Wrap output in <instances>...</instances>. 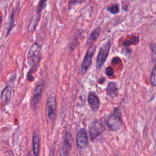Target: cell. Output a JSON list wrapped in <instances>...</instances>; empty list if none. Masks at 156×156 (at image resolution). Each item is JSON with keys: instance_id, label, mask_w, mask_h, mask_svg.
Wrapping results in <instances>:
<instances>
[{"instance_id": "6da1fadb", "label": "cell", "mask_w": 156, "mask_h": 156, "mask_svg": "<svg viewBox=\"0 0 156 156\" xmlns=\"http://www.w3.org/2000/svg\"><path fill=\"white\" fill-rule=\"evenodd\" d=\"M41 57V46L38 43H34L29 48L27 54V63L30 71L27 74V79L31 81L34 77L32 72L35 71L38 66Z\"/></svg>"}, {"instance_id": "7a4b0ae2", "label": "cell", "mask_w": 156, "mask_h": 156, "mask_svg": "<svg viewBox=\"0 0 156 156\" xmlns=\"http://www.w3.org/2000/svg\"><path fill=\"white\" fill-rule=\"evenodd\" d=\"M107 124L108 128L112 130H118L122 126V118L119 108H116L112 114L107 119Z\"/></svg>"}, {"instance_id": "3957f363", "label": "cell", "mask_w": 156, "mask_h": 156, "mask_svg": "<svg viewBox=\"0 0 156 156\" xmlns=\"http://www.w3.org/2000/svg\"><path fill=\"white\" fill-rule=\"evenodd\" d=\"M111 48V42L110 40L107 41L99 49L97 59H96V68L100 69L105 63L107 57L108 55Z\"/></svg>"}, {"instance_id": "277c9868", "label": "cell", "mask_w": 156, "mask_h": 156, "mask_svg": "<svg viewBox=\"0 0 156 156\" xmlns=\"http://www.w3.org/2000/svg\"><path fill=\"white\" fill-rule=\"evenodd\" d=\"M46 1H47V0H40L39 3L37 6V8L35 15L30 20V21L29 23L28 27H27L29 32H33L35 30V29L38 24V22L40 21V19L41 13L46 5Z\"/></svg>"}, {"instance_id": "5b68a950", "label": "cell", "mask_w": 156, "mask_h": 156, "mask_svg": "<svg viewBox=\"0 0 156 156\" xmlns=\"http://www.w3.org/2000/svg\"><path fill=\"white\" fill-rule=\"evenodd\" d=\"M96 49V46L95 44H91L87 49L85 55L84 57L83 61L82 62V66H81V69H80V72L81 74H83L84 73L86 72V71L90 67L91 63V60L92 57L95 53Z\"/></svg>"}, {"instance_id": "8992f818", "label": "cell", "mask_w": 156, "mask_h": 156, "mask_svg": "<svg viewBox=\"0 0 156 156\" xmlns=\"http://www.w3.org/2000/svg\"><path fill=\"white\" fill-rule=\"evenodd\" d=\"M105 130L103 123L100 121L93 122L89 128L90 137L91 140H95L98 136L101 135Z\"/></svg>"}, {"instance_id": "52a82bcc", "label": "cell", "mask_w": 156, "mask_h": 156, "mask_svg": "<svg viewBox=\"0 0 156 156\" xmlns=\"http://www.w3.org/2000/svg\"><path fill=\"white\" fill-rule=\"evenodd\" d=\"M46 108L48 118L50 121H52L54 118L56 111V101L54 95L51 94L48 96L46 103Z\"/></svg>"}, {"instance_id": "ba28073f", "label": "cell", "mask_w": 156, "mask_h": 156, "mask_svg": "<svg viewBox=\"0 0 156 156\" xmlns=\"http://www.w3.org/2000/svg\"><path fill=\"white\" fill-rule=\"evenodd\" d=\"M88 138L87 132L84 129H80L76 136V144L78 149L80 151H83L87 146Z\"/></svg>"}, {"instance_id": "9c48e42d", "label": "cell", "mask_w": 156, "mask_h": 156, "mask_svg": "<svg viewBox=\"0 0 156 156\" xmlns=\"http://www.w3.org/2000/svg\"><path fill=\"white\" fill-rule=\"evenodd\" d=\"M43 85L42 83H40L36 87L34 91V93L30 99V107L34 110L36 108L38 105V103L41 98V94L43 92Z\"/></svg>"}, {"instance_id": "30bf717a", "label": "cell", "mask_w": 156, "mask_h": 156, "mask_svg": "<svg viewBox=\"0 0 156 156\" xmlns=\"http://www.w3.org/2000/svg\"><path fill=\"white\" fill-rule=\"evenodd\" d=\"M88 102L93 110L96 111L99 108V99L94 93H91L89 94L88 96Z\"/></svg>"}, {"instance_id": "8fae6325", "label": "cell", "mask_w": 156, "mask_h": 156, "mask_svg": "<svg viewBox=\"0 0 156 156\" xmlns=\"http://www.w3.org/2000/svg\"><path fill=\"white\" fill-rule=\"evenodd\" d=\"M11 94H12V88L10 86L5 87L4 90L1 92V101L2 102L7 104L9 102L10 98H11Z\"/></svg>"}, {"instance_id": "7c38bea8", "label": "cell", "mask_w": 156, "mask_h": 156, "mask_svg": "<svg viewBox=\"0 0 156 156\" xmlns=\"http://www.w3.org/2000/svg\"><path fill=\"white\" fill-rule=\"evenodd\" d=\"M32 149L34 155L38 156L40 153V140L38 135L36 132L34 133L32 137Z\"/></svg>"}, {"instance_id": "4fadbf2b", "label": "cell", "mask_w": 156, "mask_h": 156, "mask_svg": "<svg viewBox=\"0 0 156 156\" xmlns=\"http://www.w3.org/2000/svg\"><path fill=\"white\" fill-rule=\"evenodd\" d=\"M106 93H107V94L110 98H114L117 95L118 88L116 87L115 82H111L108 83L107 87Z\"/></svg>"}, {"instance_id": "5bb4252c", "label": "cell", "mask_w": 156, "mask_h": 156, "mask_svg": "<svg viewBox=\"0 0 156 156\" xmlns=\"http://www.w3.org/2000/svg\"><path fill=\"white\" fill-rule=\"evenodd\" d=\"M101 29L100 26H98L95 29H94L89 35L87 43L92 44L93 43H94L99 37V35L101 34Z\"/></svg>"}, {"instance_id": "9a60e30c", "label": "cell", "mask_w": 156, "mask_h": 156, "mask_svg": "<svg viewBox=\"0 0 156 156\" xmlns=\"http://www.w3.org/2000/svg\"><path fill=\"white\" fill-rule=\"evenodd\" d=\"M140 41L139 38L136 36H133L131 37L129 40H125L122 43V46L126 48H129L132 44H137Z\"/></svg>"}, {"instance_id": "2e32d148", "label": "cell", "mask_w": 156, "mask_h": 156, "mask_svg": "<svg viewBox=\"0 0 156 156\" xmlns=\"http://www.w3.org/2000/svg\"><path fill=\"white\" fill-rule=\"evenodd\" d=\"M71 148V145L66 143H63V147L60 151V156H69V152Z\"/></svg>"}, {"instance_id": "e0dca14e", "label": "cell", "mask_w": 156, "mask_h": 156, "mask_svg": "<svg viewBox=\"0 0 156 156\" xmlns=\"http://www.w3.org/2000/svg\"><path fill=\"white\" fill-rule=\"evenodd\" d=\"M119 5L117 4H113L111 5L110 6H108V7H107V10L110 12L112 14H116L119 12Z\"/></svg>"}, {"instance_id": "ac0fdd59", "label": "cell", "mask_w": 156, "mask_h": 156, "mask_svg": "<svg viewBox=\"0 0 156 156\" xmlns=\"http://www.w3.org/2000/svg\"><path fill=\"white\" fill-rule=\"evenodd\" d=\"M151 83L153 86H156V62L151 74Z\"/></svg>"}, {"instance_id": "d6986e66", "label": "cell", "mask_w": 156, "mask_h": 156, "mask_svg": "<svg viewBox=\"0 0 156 156\" xmlns=\"http://www.w3.org/2000/svg\"><path fill=\"white\" fill-rule=\"evenodd\" d=\"M10 23H9V27H8V29H7V34H6V37H7L9 35V34H10V31H11V30H12V27L13 26V24H14V10H12V13H11V15H10Z\"/></svg>"}, {"instance_id": "ffe728a7", "label": "cell", "mask_w": 156, "mask_h": 156, "mask_svg": "<svg viewBox=\"0 0 156 156\" xmlns=\"http://www.w3.org/2000/svg\"><path fill=\"white\" fill-rule=\"evenodd\" d=\"M150 48L152 51V58L155 63L156 62V44L152 43L150 44Z\"/></svg>"}, {"instance_id": "44dd1931", "label": "cell", "mask_w": 156, "mask_h": 156, "mask_svg": "<svg viewBox=\"0 0 156 156\" xmlns=\"http://www.w3.org/2000/svg\"><path fill=\"white\" fill-rule=\"evenodd\" d=\"M105 74L108 77H111L113 75V69L112 67L108 66L105 69Z\"/></svg>"}, {"instance_id": "7402d4cb", "label": "cell", "mask_w": 156, "mask_h": 156, "mask_svg": "<svg viewBox=\"0 0 156 156\" xmlns=\"http://www.w3.org/2000/svg\"><path fill=\"white\" fill-rule=\"evenodd\" d=\"M121 62V59L119 57H114L112 60V63L113 65H117Z\"/></svg>"}]
</instances>
